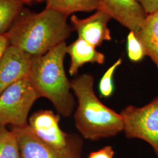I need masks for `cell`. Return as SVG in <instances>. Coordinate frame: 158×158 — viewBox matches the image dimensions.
<instances>
[{
    "instance_id": "2e32d148",
    "label": "cell",
    "mask_w": 158,
    "mask_h": 158,
    "mask_svg": "<svg viewBox=\"0 0 158 158\" xmlns=\"http://www.w3.org/2000/svg\"><path fill=\"white\" fill-rule=\"evenodd\" d=\"M122 63V59H118L115 62L108 68L104 74L99 83V91L101 96L104 98H108L113 94L114 85L113 81L114 74L116 69Z\"/></svg>"
},
{
    "instance_id": "30bf717a",
    "label": "cell",
    "mask_w": 158,
    "mask_h": 158,
    "mask_svg": "<svg viewBox=\"0 0 158 158\" xmlns=\"http://www.w3.org/2000/svg\"><path fill=\"white\" fill-rule=\"evenodd\" d=\"M17 136L23 158H73L57 151L36 135L28 125L12 127Z\"/></svg>"
},
{
    "instance_id": "52a82bcc",
    "label": "cell",
    "mask_w": 158,
    "mask_h": 158,
    "mask_svg": "<svg viewBox=\"0 0 158 158\" xmlns=\"http://www.w3.org/2000/svg\"><path fill=\"white\" fill-rule=\"evenodd\" d=\"M33 57L9 46L0 61V94L10 85L28 77Z\"/></svg>"
},
{
    "instance_id": "9a60e30c",
    "label": "cell",
    "mask_w": 158,
    "mask_h": 158,
    "mask_svg": "<svg viewBox=\"0 0 158 158\" xmlns=\"http://www.w3.org/2000/svg\"><path fill=\"white\" fill-rule=\"evenodd\" d=\"M0 158H23L17 136L6 127H0Z\"/></svg>"
},
{
    "instance_id": "44dd1931",
    "label": "cell",
    "mask_w": 158,
    "mask_h": 158,
    "mask_svg": "<svg viewBox=\"0 0 158 158\" xmlns=\"http://www.w3.org/2000/svg\"><path fill=\"white\" fill-rule=\"evenodd\" d=\"M24 5L31 6L35 3H40L45 0H21Z\"/></svg>"
},
{
    "instance_id": "5b68a950",
    "label": "cell",
    "mask_w": 158,
    "mask_h": 158,
    "mask_svg": "<svg viewBox=\"0 0 158 158\" xmlns=\"http://www.w3.org/2000/svg\"><path fill=\"white\" fill-rule=\"evenodd\" d=\"M38 98L28 77L10 85L0 94V127L27 126L29 113Z\"/></svg>"
},
{
    "instance_id": "4fadbf2b",
    "label": "cell",
    "mask_w": 158,
    "mask_h": 158,
    "mask_svg": "<svg viewBox=\"0 0 158 158\" xmlns=\"http://www.w3.org/2000/svg\"><path fill=\"white\" fill-rule=\"evenodd\" d=\"M46 8L69 17L76 12L98 10L99 0H45Z\"/></svg>"
},
{
    "instance_id": "277c9868",
    "label": "cell",
    "mask_w": 158,
    "mask_h": 158,
    "mask_svg": "<svg viewBox=\"0 0 158 158\" xmlns=\"http://www.w3.org/2000/svg\"><path fill=\"white\" fill-rule=\"evenodd\" d=\"M59 114L52 110H40L29 118L28 125L42 141L73 158H82L83 141L81 136L63 132L59 126Z\"/></svg>"
},
{
    "instance_id": "ffe728a7",
    "label": "cell",
    "mask_w": 158,
    "mask_h": 158,
    "mask_svg": "<svg viewBox=\"0 0 158 158\" xmlns=\"http://www.w3.org/2000/svg\"><path fill=\"white\" fill-rule=\"evenodd\" d=\"M10 45L6 34L0 35V61L8 47Z\"/></svg>"
},
{
    "instance_id": "7c38bea8",
    "label": "cell",
    "mask_w": 158,
    "mask_h": 158,
    "mask_svg": "<svg viewBox=\"0 0 158 158\" xmlns=\"http://www.w3.org/2000/svg\"><path fill=\"white\" fill-rule=\"evenodd\" d=\"M135 34L144 48L145 55L151 59L158 71V10L147 15Z\"/></svg>"
},
{
    "instance_id": "e0dca14e",
    "label": "cell",
    "mask_w": 158,
    "mask_h": 158,
    "mask_svg": "<svg viewBox=\"0 0 158 158\" xmlns=\"http://www.w3.org/2000/svg\"><path fill=\"white\" fill-rule=\"evenodd\" d=\"M127 53L129 59L134 62L141 61L146 56L141 42L132 31H130L127 36Z\"/></svg>"
},
{
    "instance_id": "7a4b0ae2",
    "label": "cell",
    "mask_w": 158,
    "mask_h": 158,
    "mask_svg": "<svg viewBox=\"0 0 158 158\" xmlns=\"http://www.w3.org/2000/svg\"><path fill=\"white\" fill-rule=\"evenodd\" d=\"M94 83L92 74H83L71 81V86L78 102L74 114L76 128L83 138L96 141L124 131V123L120 114L107 107L96 96Z\"/></svg>"
},
{
    "instance_id": "d6986e66",
    "label": "cell",
    "mask_w": 158,
    "mask_h": 158,
    "mask_svg": "<svg viewBox=\"0 0 158 158\" xmlns=\"http://www.w3.org/2000/svg\"><path fill=\"white\" fill-rule=\"evenodd\" d=\"M141 6L147 15L153 14L158 10V0H136Z\"/></svg>"
},
{
    "instance_id": "6da1fadb",
    "label": "cell",
    "mask_w": 158,
    "mask_h": 158,
    "mask_svg": "<svg viewBox=\"0 0 158 158\" xmlns=\"http://www.w3.org/2000/svg\"><path fill=\"white\" fill-rule=\"evenodd\" d=\"M68 17L46 8L38 13L23 10L6 33L10 44L31 56H42L72 34Z\"/></svg>"
},
{
    "instance_id": "8fae6325",
    "label": "cell",
    "mask_w": 158,
    "mask_h": 158,
    "mask_svg": "<svg viewBox=\"0 0 158 158\" xmlns=\"http://www.w3.org/2000/svg\"><path fill=\"white\" fill-rule=\"evenodd\" d=\"M66 52L70 57L69 72L71 76L76 75L79 69L85 63L102 64L105 62V55L103 53L98 52L95 47L79 38L67 46Z\"/></svg>"
},
{
    "instance_id": "9c48e42d",
    "label": "cell",
    "mask_w": 158,
    "mask_h": 158,
    "mask_svg": "<svg viewBox=\"0 0 158 158\" xmlns=\"http://www.w3.org/2000/svg\"><path fill=\"white\" fill-rule=\"evenodd\" d=\"M111 19V17L106 12L97 10L93 15L85 19H80L73 14L70 21L79 38L96 48L101 45L104 41L111 40L110 31L108 27V23Z\"/></svg>"
},
{
    "instance_id": "ac0fdd59",
    "label": "cell",
    "mask_w": 158,
    "mask_h": 158,
    "mask_svg": "<svg viewBox=\"0 0 158 158\" xmlns=\"http://www.w3.org/2000/svg\"><path fill=\"white\" fill-rule=\"evenodd\" d=\"M115 152L111 146H106L102 149L91 152L88 158H114Z\"/></svg>"
},
{
    "instance_id": "ba28073f",
    "label": "cell",
    "mask_w": 158,
    "mask_h": 158,
    "mask_svg": "<svg viewBox=\"0 0 158 158\" xmlns=\"http://www.w3.org/2000/svg\"><path fill=\"white\" fill-rule=\"evenodd\" d=\"M97 10L106 12L135 34L148 15L136 0H99Z\"/></svg>"
},
{
    "instance_id": "5bb4252c",
    "label": "cell",
    "mask_w": 158,
    "mask_h": 158,
    "mask_svg": "<svg viewBox=\"0 0 158 158\" xmlns=\"http://www.w3.org/2000/svg\"><path fill=\"white\" fill-rule=\"evenodd\" d=\"M21 0H0V35L6 34L23 10Z\"/></svg>"
},
{
    "instance_id": "8992f818",
    "label": "cell",
    "mask_w": 158,
    "mask_h": 158,
    "mask_svg": "<svg viewBox=\"0 0 158 158\" xmlns=\"http://www.w3.org/2000/svg\"><path fill=\"white\" fill-rule=\"evenodd\" d=\"M119 114L126 136L147 142L158 158V97L141 107L128 106Z\"/></svg>"
},
{
    "instance_id": "3957f363",
    "label": "cell",
    "mask_w": 158,
    "mask_h": 158,
    "mask_svg": "<svg viewBox=\"0 0 158 158\" xmlns=\"http://www.w3.org/2000/svg\"><path fill=\"white\" fill-rule=\"evenodd\" d=\"M66 47L64 42L42 56L33 57L27 77L40 98L48 99L59 114L69 117L76 102L64 68Z\"/></svg>"
}]
</instances>
